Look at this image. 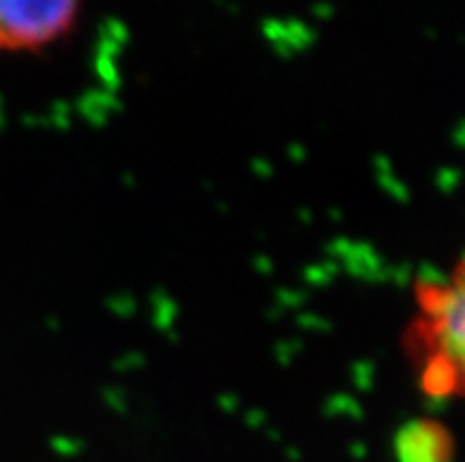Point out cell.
<instances>
[{"label":"cell","instance_id":"6da1fadb","mask_svg":"<svg viewBox=\"0 0 465 462\" xmlns=\"http://www.w3.org/2000/svg\"><path fill=\"white\" fill-rule=\"evenodd\" d=\"M420 387L435 398L465 394V255L454 271L419 288Z\"/></svg>","mask_w":465,"mask_h":462},{"label":"cell","instance_id":"3957f363","mask_svg":"<svg viewBox=\"0 0 465 462\" xmlns=\"http://www.w3.org/2000/svg\"><path fill=\"white\" fill-rule=\"evenodd\" d=\"M395 451L400 462H449L451 444L442 428L416 420L397 432Z\"/></svg>","mask_w":465,"mask_h":462},{"label":"cell","instance_id":"7a4b0ae2","mask_svg":"<svg viewBox=\"0 0 465 462\" xmlns=\"http://www.w3.org/2000/svg\"><path fill=\"white\" fill-rule=\"evenodd\" d=\"M71 0H0V47H35L69 29Z\"/></svg>","mask_w":465,"mask_h":462}]
</instances>
